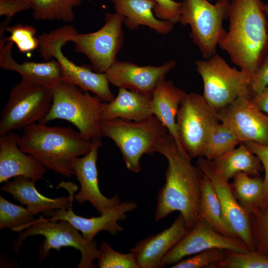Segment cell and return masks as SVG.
I'll use <instances>...</instances> for the list:
<instances>
[{"mask_svg":"<svg viewBox=\"0 0 268 268\" xmlns=\"http://www.w3.org/2000/svg\"><path fill=\"white\" fill-rule=\"evenodd\" d=\"M156 152L168 161L165 183L159 191L155 214L156 221L179 211L190 231L199 220L198 207L204 174L192 164V158L179 150L168 133L156 148Z\"/></svg>","mask_w":268,"mask_h":268,"instance_id":"1","label":"cell"},{"mask_svg":"<svg viewBox=\"0 0 268 268\" xmlns=\"http://www.w3.org/2000/svg\"><path fill=\"white\" fill-rule=\"evenodd\" d=\"M264 4L262 0H230L228 30L218 45L251 81L268 52Z\"/></svg>","mask_w":268,"mask_h":268,"instance_id":"2","label":"cell"},{"mask_svg":"<svg viewBox=\"0 0 268 268\" xmlns=\"http://www.w3.org/2000/svg\"><path fill=\"white\" fill-rule=\"evenodd\" d=\"M91 140L85 139L70 127L49 126L39 122L24 129L18 145L46 168L64 177L74 175V160L87 154Z\"/></svg>","mask_w":268,"mask_h":268,"instance_id":"3","label":"cell"},{"mask_svg":"<svg viewBox=\"0 0 268 268\" xmlns=\"http://www.w3.org/2000/svg\"><path fill=\"white\" fill-rule=\"evenodd\" d=\"M101 137L111 139L119 148L126 168L138 173L140 159L145 154L156 152V148L169 133L154 116L140 121L122 119L101 120Z\"/></svg>","mask_w":268,"mask_h":268,"instance_id":"4","label":"cell"},{"mask_svg":"<svg viewBox=\"0 0 268 268\" xmlns=\"http://www.w3.org/2000/svg\"><path fill=\"white\" fill-rule=\"evenodd\" d=\"M51 109L39 123L46 124L55 119L68 121L87 140L101 138L100 116L103 103L97 96L83 93L76 85L62 81L53 89Z\"/></svg>","mask_w":268,"mask_h":268,"instance_id":"5","label":"cell"},{"mask_svg":"<svg viewBox=\"0 0 268 268\" xmlns=\"http://www.w3.org/2000/svg\"><path fill=\"white\" fill-rule=\"evenodd\" d=\"M34 235L45 237L38 249V256L40 263L49 256L51 250L59 252L61 248L68 247L80 253V260L76 268L95 267L93 261L99 257V249L96 241L87 242L79 231L68 221L63 219L51 220L43 215L39 216L24 231L19 232L18 237L12 245L14 252L19 253L23 241L28 237Z\"/></svg>","mask_w":268,"mask_h":268,"instance_id":"6","label":"cell"},{"mask_svg":"<svg viewBox=\"0 0 268 268\" xmlns=\"http://www.w3.org/2000/svg\"><path fill=\"white\" fill-rule=\"evenodd\" d=\"M73 27L66 24L39 35L41 56L46 61L54 57L59 63L62 69L63 81L76 85L83 91H91L102 101L109 102L115 96L110 89L105 73H97L86 66L77 65L63 53L62 47L69 42Z\"/></svg>","mask_w":268,"mask_h":268,"instance_id":"7","label":"cell"},{"mask_svg":"<svg viewBox=\"0 0 268 268\" xmlns=\"http://www.w3.org/2000/svg\"><path fill=\"white\" fill-rule=\"evenodd\" d=\"M179 22L191 28L190 36L204 59L216 54L217 47L227 31L224 21L228 19L230 0H183Z\"/></svg>","mask_w":268,"mask_h":268,"instance_id":"8","label":"cell"},{"mask_svg":"<svg viewBox=\"0 0 268 268\" xmlns=\"http://www.w3.org/2000/svg\"><path fill=\"white\" fill-rule=\"evenodd\" d=\"M195 64L203 81L202 95L217 111L239 97H253L250 78L217 53L205 60H196Z\"/></svg>","mask_w":268,"mask_h":268,"instance_id":"9","label":"cell"},{"mask_svg":"<svg viewBox=\"0 0 268 268\" xmlns=\"http://www.w3.org/2000/svg\"><path fill=\"white\" fill-rule=\"evenodd\" d=\"M53 100L51 88L21 79L10 90L1 111L0 135L40 122L49 113Z\"/></svg>","mask_w":268,"mask_h":268,"instance_id":"10","label":"cell"},{"mask_svg":"<svg viewBox=\"0 0 268 268\" xmlns=\"http://www.w3.org/2000/svg\"><path fill=\"white\" fill-rule=\"evenodd\" d=\"M219 121L218 111L203 95L186 94L180 104L176 125L180 144L191 158L204 157L209 133Z\"/></svg>","mask_w":268,"mask_h":268,"instance_id":"11","label":"cell"},{"mask_svg":"<svg viewBox=\"0 0 268 268\" xmlns=\"http://www.w3.org/2000/svg\"><path fill=\"white\" fill-rule=\"evenodd\" d=\"M103 26L96 31L81 34L74 27L69 42L74 44L76 52L84 55L93 71L103 73L115 62L124 43L123 15L106 12Z\"/></svg>","mask_w":268,"mask_h":268,"instance_id":"12","label":"cell"},{"mask_svg":"<svg viewBox=\"0 0 268 268\" xmlns=\"http://www.w3.org/2000/svg\"><path fill=\"white\" fill-rule=\"evenodd\" d=\"M218 118L241 141L268 144V115L244 97L218 111Z\"/></svg>","mask_w":268,"mask_h":268,"instance_id":"13","label":"cell"},{"mask_svg":"<svg viewBox=\"0 0 268 268\" xmlns=\"http://www.w3.org/2000/svg\"><path fill=\"white\" fill-rule=\"evenodd\" d=\"M197 166L211 181L221 204L224 220L228 228L250 251H255L249 214L235 198L229 182L223 179L212 161L203 157H199Z\"/></svg>","mask_w":268,"mask_h":268,"instance_id":"14","label":"cell"},{"mask_svg":"<svg viewBox=\"0 0 268 268\" xmlns=\"http://www.w3.org/2000/svg\"><path fill=\"white\" fill-rule=\"evenodd\" d=\"M212 248L237 252L250 251L240 239L229 237L199 219L194 227L164 256L162 267L175 264L185 257Z\"/></svg>","mask_w":268,"mask_h":268,"instance_id":"15","label":"cell"},{"mask_svg":"<svg viewBox=\"0 0 268 268\" xmlns=\"http://www.w3.org/2000/svg\"><path fill=\"white\" fill-rule=\"evenodd\" d=\"M176 65L169 60L161 65L139 66L128 61L115 62L105 73L110 83L125 88L150 98L158 83Z\"/></svg>","mask_w":268,"mask_h":268,"instance_id":"16","label":"cell"},{"mask_svg":"<svg viewBox=\"0 0 268 268\" xmlns=\"http://www.w3.org/2000/svg\"><path fill=\"white\" fill-rule=\"evenodd\" d=\"M91 141L92 144L90 151L82 157L76 158L73 162L74 175L80 186V190L74 195V198L80 204L89 202L102 215L109 212L121 202L118 195L108 198L100 190L96 162L101 139L96 138Z\"/></svg>","mask_w":268,"mask_h":268,"instance_id":"17","label":"cell"},{"mask_svg":"<svg viewBox=\"0 0 268 268\" xmlns=\"http://www.w3.org/2000/svg\"><path fill=\"white\" fill-rule=\"evenodd\" d=\"M137 207L133 201L120 202L107 213L98 217H83L76 215L71 206L68 209L51 210L43 213L50 217L51 220L63 219L68 221L82 233L83 238L87 242L94 240L95 235L100 231L109 232L116 235L123 230V227L118 222L127 218V212L132 211Z\"/></svg>","mask_w":268,"mask_h":268,"instance_id":"18","label":"cell"},{"mask_svg":"<svg viewBox=\"0 0 268 268\" xmlns=\"http://www.w3.org/2000/svg\"><path fill=\"white\" fill-rule=\"evenodd\" d=\"M180 213L172 225L162 231L138 242L130 249L139 268H162V260L189 232Z\"/></svg>","mask_w":268,"mask_h":268,"instance_id":"19","label":"cell"},{"mask_svg":"<svg viewBox=\"0 0 268 268\" xmlns=\"http://www.w3.org/2000/svg\"><path fill=\"white\" fill-rule=\"evenodd\" d=\"M20 135L10 132L0 137V183L22 176L34 181L43 178L46 168L18 145Z\"/></svg>","mask_w":268,"mask_h":268,"instance_id":"20","label":"cell"},{"mask_svg":"<svg viewBox=\"0 0 268 268\" xmlns=\"http://www.w3.org/2000/svg\"><path fill=\"white\" fill-rule=\"evenodd\" d=\"M13 43L7 41L0 46V67L5 70L18 72L21 79L28 83L52 89L63 81V72L59 63L51 59L43 63L15 61L11 55Z\"/></svg>","mask_w":268,"mask_h":268,"instance_id":"21","label":"cell"},{"mask_svg":"<svg viewBox=\"0 0 268 268\" xmlns=\"http://www.w3.org/2000/svg\"><path fill=\"white\" fill-rule=\"evenodd\" d=\"M35 181L22 176L14 177L1 187V191L11 195L13 200L25 205L36 215L53 209H68L74 199L73 191L68 197L49 198L36 189Z\"/></svg>","mask_w":268,"mask_h":268,"instance_id":"22","label":"cell"},{"mask_svg":"<svg viewBox=\"0 0 268 268\" xmlns=\"http://www.w3.org/2000/svg\"><path fill=\"white\" fill-rule=\"evenodd\" d=\"M187 93L165 78L157 84L151 97L152 115L167 128L173 137L180 151L190 156L183 149L177 130L176 116L181 100Z\"/></svg>","mask_w":268,"mask_h":268,"instance_id":"23","label":"cell"},{"mask_svg":"<svg viewBox=\"0 0 268 268\" xmlns=\"http://www.w3.org/2000/svg\"><path fill=\"white\" fill-rule=\"evenodd\" d=\"M151 98L125 88H119L116 97L109 102L103 103L100 120L122 119L140 121L153 116Z\"/></svg>","mask_w":268,"mask_h":268,"instance_id":"24","label":"cell"},{"mask_svg":"<svg viewBox=\"0 0 268 268\" xmlns=\"http://www.w3.org/2000/svg\"><path fill=\"white\" fill-rule=\"evenodd\" d=\"M115 12L124 17V24L130 30H134L145 26L156 33L165 35L174 29V24L158 19L153 9V0H111Z\"/></svg>","mask_w":268,"mask_h":268,"instance_id":"25","label":"cell"},{"mask_svg":"<svg viewBox=\"0 0 268 268\" xmlns=\"http://www.w3.org/2000/svg\"><path fill=\"white\" fill-rule=\"evenodd\" d=\"M212 161L221 176L227 182L239 172L259 177L263 169L259 158L243 142Z\"/></svg>","mask_w":268,"mask_h":268,"instance_id":"26","label":"cell"},{"mask_svg":"<svg viewBox=\"0 0 268 268\" xmlns=\"http://www.w3.org/2000/svg\"><path fill=\"white\" fill-rule=\"evenodd\" d=\"M198 217L222 235L238 238L226 225L215 189L210 179L204 174L201 181Z\"/></svg>","mask_w":268,"mask_h":268,"instance_id":"27","label":"cell"},{"mask_svg":"<svg viewBox=\"0 0 268 268\" xmlns=\"http://www.w3.org/2000/svg\"><path fill=\"white\" fill-rule=\"evenodd\" d=\"M230 184L233 194L245 210L252 214L265 205L263 179L239 172Z\"/></svg>","mask_w":268,"mask_h":268,"instance_id":"28","label":"cell"},{"mask_svg":"<svg viewBox=\"0 0 268 268\" xmlns=\"http://www.w3.org/2000/svg\"><path fill=\"white\" fill-rule=\"evenodd\" d=\"M36 20H59L71 23L75 19L74 7L82 0H29Z\"/></svg>","mask_w":268,"mask_h":268,"instance_id":"29","label":"cell"},{"mask_svg":"<svg viewBox=\"0 0 268 268\" xmlns=\"http://www.w3.org/2000/svg\"><path fill=\"white\" fill-rule=\"evenodd\" d=\"M240 143V139L223 123L218 122L209 133L203 157L213 161L233 149Z\"/></svg>","mask_w":268,"mask_h":268,"instance_id":"30","label":"cell"},{"mask_svg":"<svg viewBox=\"0 0 268 268\" xmlns=\"http://www.w3.org/2000/svg\"><path fill=\"white\" fill-rule=\"evenodd\" d=\"M27 207L13 204L0 196V229L24 230L37 218Z\"/></svg>","mask_w":268,"mask_h":268,"instance_id":"31","label":"cell"},{"mask_svg":"<svg viewBox=\"0 0 268 268\" xmlns=\"http://www.w3.org/2000/svg\"><path fill=\"white\" fill-rule=\"evenodd\" d=\"M209 268H268V259L256 251L241 253L226 250L225 258Z\"/></svg>","mask_w":268,"mask_h":268,"instance_id":"32","label":"cell"},{"mask_svg":"<svg viewBox=\"0 0 268 268\" xmlns=\"http://www.w3.org/2000/svg\"><path fill=\"white\" fill-rule=\"evenodd\" d=\"M249 215L255 251L268 259V204Z\"/></svg>","mask_w":268,"mask_h":268,"instance_id":"33","label":"cell"},{"mask_svg":"<svg viewBox=\"0 0 268 268\" xmlns=\"http://www.w3.org/2000/svg\"><path fill=\"white\" fill-rule=\"evenodd\" d=\"M99 257L97 266L100 268H139L133 254H123L112 248L106 241H103L99 248Z\"/></svg>","mask_w":268,"mask_h":268,"instance_id":"34","label":"cell"},{"mask_svg":"<svg viewBox=\"0 0 268 268\" xmlns=\"http://www.w3.org/2000/svg\"><path fill=\"white\" fill-rule=\"evenodd\" d=\"M6 31L10 35L4 41L14 43L21 52H29L39 47V40L36 36L37 30L32 26L17 24L7 26Z\"/></svg>","mask_w":268,"mask_h":268,"instance_id":"35","label":"cell"},{"mask_svg":"<svg viewBox=\"0 0 268 268\" xmlns=\"http://www.w3.org/2000/svg\"><path fill=\"white\" fill-rule=\"evenodd\" d=\"M225 257L226 250L212 248L197 253L192 257L182 259L171 268H209L210 265L223 260Z\"/></svg>","mask_w":268,"mask_h":268,"instance_id":"36","label":"cell"},{"mask_svg":"<svg viewBox=\"0 0 268 268\" xmlns=\"http://www.w3.org/2000/svg\"><path fill=\"white\" fill-rule=\"evenodd\" d=\"M155 6L153 9L155 16L159 20L173 24L179 22L181 1L174 0H153Z\"/></svg>","mask_w":268,"mask_h":268,"instance_id":"37","label":"cell"},{"mask_svg":"<svg viewBox=\"0 0 268 268\" xmlns=\"http://www.w3.org/2000/svg\"><path fill=\"white\" fill-rule=\"evenodd\" d=\"M248 149L259 158L265 176L263 179L265 199L266 204H268V144L264 145L251 141L243 142Z\"/></svg>","mask_w":268,"mask_h":268,"instance_id":"38","label":"cell"},{"mask_svg":"<svg viewBox=\"0 0 268 268\" xmlns=\"http://www.w3.org/2000/svg\"><path fill=\"white\" fill-rule=\"evenodd\" d=\"M268 86V53L252 79L251 89L253 96Z\"/></svg>","mask_w":268,"mask_h":268,"instance_id":"39","label":"cell"},{"mask_svg":"<svg viewBox=\"0 0 268 268\" xmlns=\"http://www.w3.org/2000/svg\"><path fill=\"white\" fill-rule=\"evenodd\" d=\"M30 9L31 4L24 0H0V16L9 21L15 14Z\"/></svg>","mask_w":268,"mask_h":268,"instance_id":"40","label":"cell"},{"mask_svg":"<svg viewBox=\"0 0 268 268\" xmlns=\"http://www.w3.org/2000/svg\"><path fill=\"white\" fill-rule=\"evenodd\" d=\"M251 100L261 111L268 115V86L254 95Z\"/></svg>","mask_w":268,"mask_h":268,"instance_id":"41","label":"cell"},{"mask_svg":"<svg viewBox=\"0 0 268 268\" xmlns=\"http://www.w3.org/2000/svg\"><path fill=\"white\" fill-rule=\"evenodd\" d=\"M264 10L266 16L267 27L268 33V4H264Z\"/></svg>","mask_w":268,"mask_h":268,"instance_id":"42","label":"cell"},{"mask_svg":"<svg viewBox=\"0 0 268 268\" xmlns=\"http://www.w3.org/2000/svg\"><path fill=\"white\" fill-rule=\"evenodd\" d=\"M25 0V1H27V2L30 3V2H29V0ZM30 4H31V3H30Z\"/></svg>","mask_w":268,"mask_h":268,"instance_id":"43","label":"cell"}]
</instances>
